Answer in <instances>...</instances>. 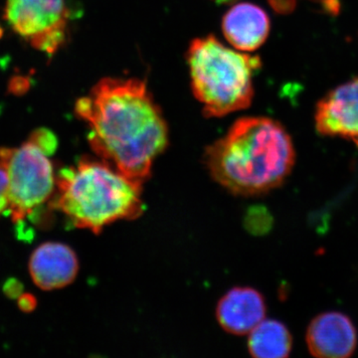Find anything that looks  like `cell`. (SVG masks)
Instances as JSON below:
<instances>
[{"label": "cell", "instance_id": "2e32d148", "mask_svg": "<svg viewBox=\"0 0 358 358\" xmlns=\"http://www.w3.org/2000/svg\"><path fill=\"white\" fill-rule=\"evenodd\" d=\"M37 307V300L33 294H22L18 298V308L22 312L31 313Z\"/></svg>", "mask_w": 358, "mask_h": 358}, {"label": "cell", "instance_id": "5bb4252c", "mask_svg": "<svg viewBox=\"0 0 358 358\" xmlns=\"http://www.w3.org/2000/svg\"><path fill=\"white\" fill-rule=\"evenodd\" d=\"M8 212V176L6 166L0 159V215Z\"/></svg>", "mask_w": 358, "mask_h": 358}, {"label": "cell", "instance_id": "5b68a950", "mask_svg": "<svg viewBox=\"0 0 358 358\" xmlns=\"http://www.w3.org/2000/svg\"><path fill=\"white\" fill-rule=\"evenodd\" d=\"M0 159L8 176V213L14 223H20L53 196V166L29 141L20 148H0Z\"/></svg>", "mask_w": 358, "mask_h": 358}, {"label": "cell", "instance_id": "9a60e30c", "mask_svg": "<svg viewBox=\"0 0 358 358\" xmlns=\"http://www.w3.org/2000/svg\"><path fill=\"white\" fill-rule=\"evenodd\" d=\"M3 292L8 298L18 299L23 294V285L16 279L7 280Z\"/></svg>", "mask_w": 358, "mask_h": 358}, {"label": "cell", "instance_id": "4fadbf2b", "mask_svg": "<svg viewBox=\"0 0 358 358\" xmlns=\"http://www.w3.org/2000/svg\"><path fill=\"white\" fill-rule=\"evenodd\" d=\"M29 141L34 143L47 155L53 154L57 148V138H56L55 134L46 129H38L33 131Z\"/></svg>", "mask_w": 358, "mask_h": 358}, {"label": "cell", "instance_id": "30bf717a", "mask_svg": "<svg viewBox=\"0 0 358 358\" xmlns=\"http://www.w3.org/2000/svg\"><path fill=\"white\" fill-rule=\"evenodd\" d=\"M222 29L224 36L235 49L253 52L268 39L271 20L262 7L251 2H241L224 15Z\"/></svg>", "mask_w": 358, "mask_h": 358}, {"label": "cell", "instance_id": "9c48e42d", "mask_svg": "<svg viewBox=\"0 0 358 358\" xmlns=\"http://www.w3.org/2000/svg\"><path fill=\"white\" fill-rule=\"evenodd\" d=\"M79 272L76 253L67 245L47 242L35 249L29 260L33 282L44 291L65 288Z\"/></svg>", "mask_w": 358, "mask_h": 358}, {"label": "cell", "instance_id": "6da1fadb", "mask_svg": "<svg viewBox=\"0 0 358 358\" xmlns=\"http://www.w3.org/2000/svg\"><path fill=\"white\" fill-rule=\"evenodd\" d=\"M75 112L89 124L90 145L101 159L138 182L150 178L169 129L145 82L105 78L77 101Z\"/></svg>", "mask_w": 358, "mask_h": 358}, {"label": "cell", "instance_id": "52a82bcc", "mask_svg": "<svg viewBox=\"0 0 358 358\" xmlns=\"http://www.w3.org/2000/svg\"><path fill=\"white\" fill-rule=\"evenodd\" d=\"M320 134L345 138L358 148V77L329 91L315 108Z\"/></svg>", "mask_w": 358, "mask_h": 358}, {"label": "cell", "instance_id": "ba28073f", "mask_svg": "<svg viewBox=\"0 0 358 358\" xmlns=\"http://www.w3.org/2000/svg\"><path fill=\"white\" fill-rule=\"evenodd\" d=\"M307 345L315 357H348L357 348V329L348 315L338 312L324 313L308 326Z\"/></svg>", "mask_w": 358, "mask_h": 358}, {"label": "cell", "instance_id": "277c9868", "mask_svg": "<svg viewBox=\"0 0 358 358\" xmlns=\"http://www.w3.org/2000/svg\"><path fill=\"white\" fill-rule=\"evenodd\" d=\"M186 58L193 94L207 117L249 108L254 74L262 65L260 58L228 48L212 35L193 40Z\"/></svg>", "mask_w": 358, "mask_h": 358}, {"label": "cell", "instance_id": "8fae6325", "mask_svg": "<svg viewBox=\"0 0 358 358\" xmlns=\"http://www.w3.org/2000/svg\"><path fill=\"white\" fill-rule=\"evenodd\" d=\"M266 303L262 294L252 288H234L221 299L216 317L224 331L246 336L265 320Z\"/></svg>", "mask_w": 358, "mask_h": 358}, {"label": "cell", "instance_id": "8992f818", "mask_svg": "<svg viewBox=\"0 0 358 358\" xmlns=\"http://www.w3.org/2000/svg\"><path fill=\"white\" fill-rule=\"evenodd\" d=\"M4 18L34 48L53 55L67 35L65 0H7Z\"/></svg>", "mask_w": 358, "mask_h": 358}, {"label": "cell", "instance_id": "3957f363", "mask_svg": "<svg viewBox=\"0 0 358 358\" xmlns=\"http://www.w3.org/2000/svg\"><path fill=\"white\" fill-rule=\"evenodd\" d=\"M52 207L73 225L99 234L110 224L133 220L143 214V183L134 181L103 162L80 159L56 176Z\"/></svg>", "mask_w": 358, "mask_h": 358}, {"label": "cell", "instance_id": "7c38bea8", "mask_svg": "<svg viewBox=\"0 0 358 358\" xmlns=\"http://www.w3.org/2000/svg\"><path fill=\"white\" fill-rule=\"evenodd\" d=\"M288 327L275 320H264L249 334L248 348L256 358H285L292 352Z\"/></svg>", "mask_w": 358, "mask_h": 358}, {"label": "cell", "instance_id": "7a4b0ae2", "mask_svg": "<svg viewBox=\"0 0 358 358\" xmlns=\"http://www.w3.org/2000/svg\"><path fill=\"white\" fill-rule=\"evenodd\" d=\"M294 159L288 131L279 122L265 117L238 120L205 152L214 180L228 192L244 196L279 187L291 173Z\"/></svg>", "mask_w": 358, "mask_h": 358}]
</instances>
